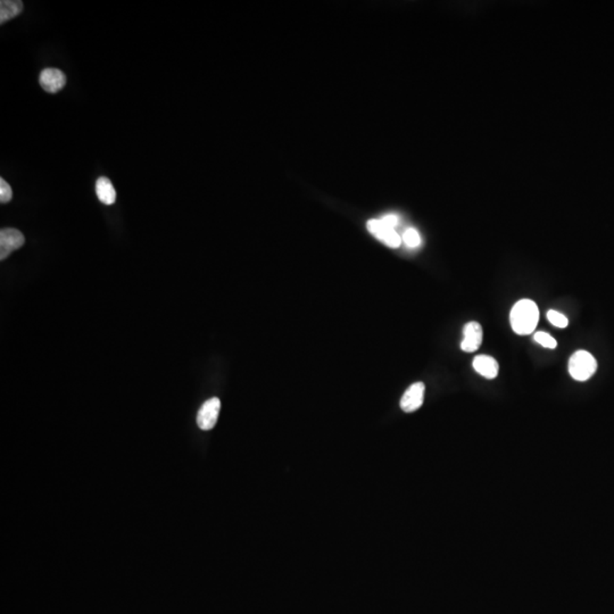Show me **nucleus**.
Instances as JSON below:
<instances>
[{
	"label": "nucleus",
	"instance_id": "nucleus-1",
	"mask_svg": "<svg viewBox=\"0 0 614 614\" xmlns=\"http://www.w3.org/2000/svg\"><path fill=\"white\" fill-rule=\"evenodd\" d=\"M512 329L520 336L532 334L539 321V309L534 302L521 300L513 306L510 315Z\"/></svg>",
	"mask_w": 614,
	"mask_h": 614
},
{
	"label": "nucleus",
	"instance_id": "nucleus-2",
	"mask_svg": "<svg viewBox=\"0 0 614 614\" xmlns=\"http://www.w3.org/2000/svg\"><path fill=\"white\" fill-rule=\"evenodd\" d=\"M597 370L595 357L586 351H578L570 357L569 373L574 380L586 381L594 375Z\"/></svg>",
	"mask_w": 614,
	"mask_h": 614
},
{
	"label": "nucleus",
	"instance_id": "nucleus-3",
	"mask_svg": "<svg viewBox=\"0 0 614 614\" xmlns=\"http://www.w3.org/2000/svg\"><path fill=\"white\" fill-rule=\"evenodd\" d=\"M221 402L219 398H213L206 400L200 407L197 415V424L202 430H211L217 422L220 415Z\"/></svg>",
	"mask_w": 614,
	"mask_h": 614
},
{
	"label": "nucleus",
	"instance_id": "nucleus-4",
	"mask_svg": "<svg viewBox=\"0 0 614 614\" xmlns=\"http://www.w3.org/2000/svg\"><path fill=\"white\" fill-rule=\"evenodd\" d=\"M26 243L22 232L16 229H3L0 231V260L4 261L11 253L21 248Z\"/></svg>",
	"mask_w": 614,
	"mask_h": 614
},
{
	"label": "nucleus",
	"instance_id": "nucleus-5",
	"mask_svg": "<svg viewBox=\"0 0 614 614\" xmlns=\"http://www.w3.org/2000/svg\"><path fill=\"white\" fill-rule=\"evenodd\" d=\"M368 231L371 232L375 238L381 240L392 248L400 247L402 240L395 229L389 228L381 220H370L368 222Z\"/></svg>",
	"mask_w": 614,
	"mask_h": 614
},
{
	"label": "nucleus",
	"instance_id": "nucleus-6",
	"mask_svg": "<svg viewBox=\"0 0 614 614\" xmlns=\"http://www.w3.org/2000/svg\"><path fill=\"white\" fill-rule=\"evenodd\" d=\"M424 390L426 387L422 383H415L409 387L400 400L402 410L406 413H412L420 409L424 400Z\"/></svg>",
	"mask_w": 614,
	"mask_h": 614
},
{
	"label": "nucleus",
	"instance_id": "nucleus-7",
	"mask_svg": "<svg viewBox=\"0 0 614 614\" xmlns=\"http://www.w3.org/2000/svg\"><path fill=\"white\" fill-rule=\"evenodd\" d=\"M39 83L45 92L56 94L65 87L66 77L58 69H45L39 77Z\"/></svg>",
	"mask_w": 614,
	"mask_h": 614
},
{
	"label": "nucleus",
	"instance_id": "nucleus-8",
	"mask_svg": "<svg viewBox=\"0 0 614 614\" xmlns=\"http://www.w3.org/2000/svg\"><path fill=\"white\" fill-rule=\"evenodd\" d=\"M464 338L461 343V349L466 353H472L479 349L483 344V328L478 322H468L464 330Z\"/></svg>",
	"mask_w": 614,
	"mask_h": 614
},
{
	"label": "nucleus",
	"instance_id": "nucleus-9",
	"mask_svg": "<svg viewBox=\"0 0 614 614\" xmlns=\"http://www.w3.org/2000/svg\"><path fill=\"white\" fill-rule=\"evenodd\" d=\"M473 368L479 375L487 379H494L498 377V370H500L498 361L488 355H479L474 357Z\"/></svg>",
	"mask_w": 614,
	"mask_h": 614
},
{
	"label": "nucleus",
	"instance_id": "nucleus-10",
	"mask_svg": "<svg viewBox=\"0 0 614 614\" xmlns=\"http://www.w3.org/2000/svg\"><path fill=\"white\" fill-rule=\"evenodd\" d=\"M98 199L105 205H113L116 202V190L109 177H102L96 182Z\"/></svg>",
	"mask_w": 614,
	"mask_h": 614
},
{
	"label": "nucleus",
	"instance_id": "nucleus-11",
	"mask_svg": "<svg viewBox=\"0 0 614 614\" xmlns=\"http://www.w3.org/2000/svg\"><path fill=\"white\" fill-rule=\"evenodd\" d=\"M23 12V3L18 0H3L0 3V23H6L7 21L16 18Z\"/></svg>",
	"mask_w": 614,
	"mask_h": 614
},
{
	"label": "nucleus",
	"instance_id": "nucleus-12",
	"mask_svg": "<svg viewBox=\"0 0 614 614\" xmlns=\"http://www.w3.org/2000/svg\"><path fill=\"white\" fill-rule=\"evenodd\" d=\"M547 319L553 326L557 327V328H566L569 324L568 319L564 315L561 314L560 312L554 311V309L547 312Z\"/></svg>",
	"mask_w": 614,
	"mask_h": 614
},
{
	"label": "nucleus",
	"instance_id": "nucleus-13",
	"mask_svg": "<svg viewBox=\"0 0 614 614\" xmlns=\"http://www.w3.org/2000/svg\"><path fill=\"white\" fill-rule=\"evenodd\" d=\"M534 339L536 340L539 345L546 347V349H554L557 346V340H555L554 338L551 337L549 334H546V332H536L534 336Z\"/></svg>",
	"mask_w": 614,
	"mask_h": 614
},
{
	"label": "nucleus",
	"instance_id": "nucleus-14",
	"mask_svg": "<svg viewBox=\"0 0 614 614\" xmlns=\"http://www.w3.org/2000/svg\"><path fill=\"white\" fill-rule=\"evenodd\" d=\"M403 240L404 243L409 246V247H411V248H415V247H417L421 243L420 234L413 228L407 229L404 232Z\"/></svg>",
	"mask_w": 614,
	"mask_h": 614
},
{
	"label": "nucleus",
	"instance_id": "nucleus-15",
	"mask_svg": "<svg viewBox=\"0 0 614 614\" xmlns=\"http://www.w3.org/2000/svg\"><path fill=\"white\" fill-rule=\"evenodd\" d=\"M13 192L12 188L9 186V182L5 181V179H0V202L1 204L9 203V200L12 199Z\"/></svg>",
	"mask_w": 614,
	"mask_h": 614
},
{
	"label": "nucleus",
	"instance_id": "nucleus-16",
	"mask_svg": "<svg viewBox=\"0 0 614 614\" xmlns=\"http://www.w3.org/2000/svg\"><path fill=\"white\" fill-rule=\"evenodd\" d=\"M381 221H383V222L385 223L386 226H388L389 228L393 229L396 228V226H398V222H400V220H398V217L396 216V215L393 214H389L386 215V216H383V219H381Z\"/></svg>",
	"mask_w": 614,
	"mask_h": 614
}]
</instances>
